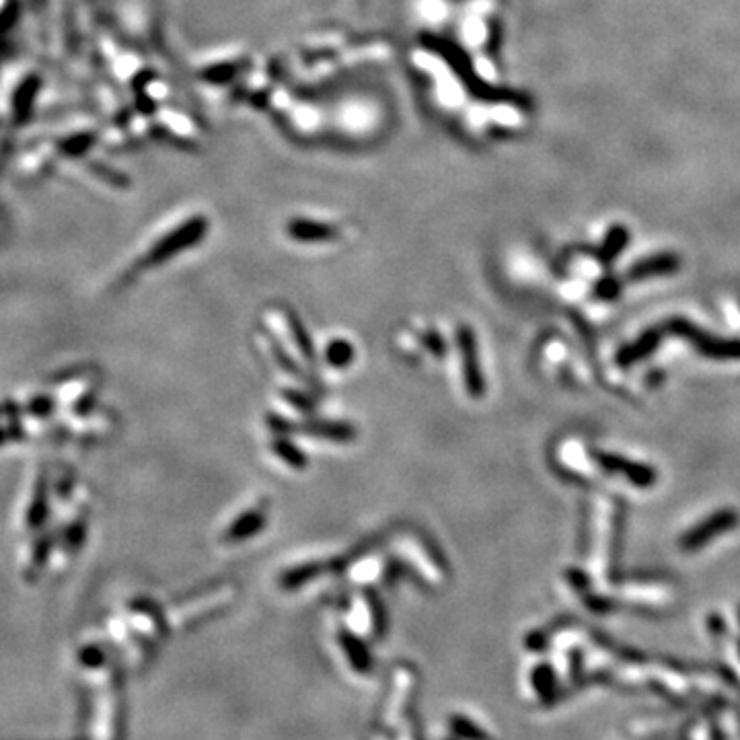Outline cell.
I'll return each mask as SVG.
<instances>
[{
  "mask_svg": "<svg viewBox=\"0 0 740 740\" xmlns=\"http://www.w3.org/2000/svg\"><path fill=\"white\" fill-rule=\"evenodd\" d=\"M596 292H599V296L602 298H613L617 296V292H619V282H617L615 278H605V280L596 287Z\"/></svg>",
  "mask_w": 740,
  "mask_h": 740,
  "instance_id": "cell-13",
  "label": "cell"
},
{
  "mask_svg": "<svg viewBox=\"0 0 740 740\" xmlns=\"http://www.w3.org/2000/svg\"><path fill=\"white\" fill-rule=\"evenodd\" d=\"M274 451L292 467H304V461H307L304 454L295 445H290L288 440H274Z\"/></svg>",
  "mask_w": 740,
  "mask_h": 740,
  "instance_id": "cell-12",
  "label": "cell"
},
{
  "mask_svg": "<svg viewBox=\"0 0 740 740\" xmlns=\"http://www.w3.org/2000/svg\"><path fill=\"white\" fill-rule=\"evenodd\" d=\"M265 319H268L270 327H274L278 331V335L282 337V342L288 343V348H292V352H296L304 362L311 360L313 350H311L307 335H304L303 327L298 326V321L292 319L287 311H270Z\"/></svg>",
  "mask_w": 740,
  "mask_h": 740,
  "instance_id": "cell-3",
  "label": "cell"
},
{
  "mask_svg": "<svg viewBox=\"0 0 740 740\" xmlns=\"http://www.w3.org/2000/svg\"><path fill=\"white\" fill-rule=\"evenodd\" d=\"M596 459H599V465L602 469L611 473H623L629 482L640 485V488H648V485L657 482V473L648 465L632 463V461L615 457V454H596Z\"/></svg>",
  "mask_w": 740,
  "mask_h": 740,
  "instance_id": "cell-5",
  "label": "cell"
},
{
  "mask_svg": "<svg viewBox=\"0 0 740 740\" xmlns=\"http://www.w3.org/2000/svg\"><path fill=\"white\" fill-rule=\"evenodd\" d=\"M354 358V348L348 342L335 340L327 348V362L334 366H348Z\"/></svg>",
  "mask_w": 740,
  "mask_h": 740,
  "instance_id": "cell-11",
  "label": "cell"
},
{
  "mask_svg": "<svg viewBox=\"0 0 740 740\" xmlns=\"http://www.w3.org/2000/svg\"><path fill=\"white\" fill-rule=\"evenodd\" d=\"M671 327H673V331H677L679 335L687 337V340H689L701 354L710 356V358H718V360L740 358V342L716 340V337L701 334L697 327H693V326H689V323H685L681 319L673 321Z\"/></svg>",
  "mask_w": 740,
  "mask_h": 740,
  "instance_id": "cell-2",
  "label": "cell"
},
{
  "mask_svg": "<svg viewBox=\"0 0 740 740\" xmlns=\"http://www.w3.org/2000/svg\"><path fill=\"white\" fill-rule=\"evenodd\" d=\"M658 342H660V334L658 331H646L644 335L640 337V340H635L632 346H626L617 356V362H619L621 366H632L635 362L646 358V356H650L654 350L658 348Z\"/></svg>",
  "mask_w": 740,
  "mask_h": 740,
  "instance_id": "cell-7",
  "label": "cell"
},
{
  "mask_svg": "<svg viewBox=\"0 0 740 740\" xmlns=\"http://www.w3.org/2000/svg\"><path fill=\"white\" fill-rule=\"evenodd\" d=\"M334 231L335 229H331V226L307 223V220H296L290 224V235L298 241H326V239L335 237Z\"/></svg>",
  "mask_w": 740,
  "mask_h": 740,
  "instance_id": "cell-8",
  "label": "cell"
},
{
  "mask_svg": "<svg viewBox=\"0 0 740 740\" xmlns=\"http://www.w3.org/2000/svg\"><path fill=\"white\" fill-rule=\"evenodd\" d=\"M629 241V231L626 226H613L611 231H609V235L605 237V241H602L601 247V259L605 264H611L613 259L619 256L623 251V247L627 245Z\"/></svg>",
  "mask_w": 740,
  "mask_h": 740,
  "instance_id": "cell-9",
  "label": "cell"
},
{
  "mask_svg": "<svg viewBox=\"0 0 740 740\" xmlns=\"http://www.w3.org/2000/svg\"><path fill=\"white\" fill-rule=\"evenodd\" d=\"M738 521H740V516L732 508L713 512L712 516H707L705 521H701L696 529H691L689 533L681 539V547L687 551H696L699 547H704V545L710 543L712 539H716L718 535H724L735 529Z\"/></svg>",
  "mask_w": 740,
  "mask_h": 740,
  "instance_id": "cell-1",
  "label": "cell"
},
{
  "mask_svg": "<svg viewBox=\"0 0 740 740\" xmlns=\"http://www.w3.org/2000/svg\"><path fill=\"white\" fill-rule=\"evenodd\" d=\"M679 270V257L673 253H658V256L642 259L629 270V280H646L652 276L673 274Z\"/></svg>",
  "mask_w": 740,
  "mask_h": 740,
  "instance_id": "cell-6",
  "label": "cell"
},
{
  "mask_svg": "<svg viewBox=\"0 0 740 740\" xmlns=\"http://www.w3.org/2000/svg\"><path fill=\"white\" fill-rule=\"evenodd\" d=\"M461 356H463V374H465V387L471 398H482L484 393V376L479 370V356L476 348V340L469 327H461L457 334Z\"/></svg>",
  "mask_w": 740,
  "mask_h": 740,
  "instance_id": "cell-4",
  "label": "cell"
},
{
  "mask_svg": "<svg viewBox=\"0 0 740 740\" xmlns=\"http://www.w3.org/2000/svg\"><path fill=\"white\" fill-rule=\"evenodd\" d=\"M264 523H265V515L262 510L245 512V515L239 518L235 524H232V531L229 533V537H232V539L251 537L253 533H257V531L262 529Z\"/></svg>",
  "mask_w": 740,
  "mask_h": 740,
  "instance_id": "cell-10",
  "label": "cell"
}]
</instances>
